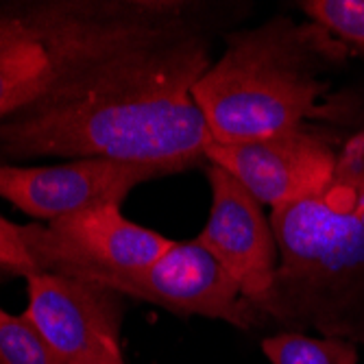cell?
I'll use <instances>...</instances> for the list:
<instances>
[{"instance_id":"obj_11","label":"cell","mask_w":364,"mask_h":364,"mask_svg":"<svg viewBox=\"0 0 364 364\" xmlns=\"http://www.w3.org/2000/svg\"><path fill=\"white\" fill-rule=\"evenodd\" d=\"M262 351L271 364H358L353 343L343 338H318L284 332L262 341Z\"/></svg>"},{"instance_id":"obj_3","label":"cell","mask_w":364,"mask_h":364,"mask_svg":"<svg viewBox=\"0 0 364 364\" xmlns=\"http://www.w3.org/2000/svg\"><path fill=\"white\" fill-rule=\"evenodd\" d=\"M345 53L318 24L290 18L231 33L192 92L214 144L253 142L332 118L323 77Z\"/></svg>"},{"instance_id":"obj_14","label":"cell","mask_w":364,"mask_h":364,"mask_svg":"<svg viewBox=\"0 0 364 364\" xmlns=\"http://www.w3.org/2000/svg\"><path fill=\"white\" fill-rule=\"evenodd\" d=\"M20 227L22 225L11 223L0 214V271L28 277L38 273V267L22 240Z\"/></svg>"},{"instance_id":"obj_9","label":"cell","mask_w":364,"mask_h":364,"mask_svg":"<svg viewBox=\"0 0 364 364\" xmlns=\"http://www.w3.org/2000/svg\"><path fill=\"white\" fill-rule=\"evenodd\" d=\"M116 292L175 314L225 321L240 329H251L267 318L196 238L186 242L175 240L153 267L127 277Z\"/></svg>"},{"instance_id":"obj_2","label":"cell","mask_w":364,"mask_h":364,"mask_svg":"<svg viewBox=\"0 0 364 364\" xmlns=\"http://www.w3.org/2000/svg\"><path fill=\"white\" fill-rule=\"evenodd\" d=\"M183 0L0 3V122L120 53L205 28Z\"/></svg>"},{"instance_id":"obj_1","label":"cell","mask_w":364,"mask_h":364,"mask_svg":"<svg viewBox=\"0 0 364 364\" xmlns=\"http://www.w3.org/2000/svg\"><path fill=\"white\" fill-rule=\"evenodd\" d=\"M210 65L205 28L120 53L0 122V164L105 157L168 175L203 164L214 138L192 92Z\"/></svg>"},{"instance_id":"obj_6","label":"cell","mask_w":364,"mask_h":364,"mask_svg":"<svg viewBox=\"0 0 364 364\" xmlns=\"http://www.w3.org/2000/svg\"><path fill=\"white\" fill-rule=\"evenodd\" d=\"M26 279L24 314L65 364H127L120 345L122 294L57 273Z\"/></svg>"},{"instance_id":"obj_13","label":"cell","mask_w":364,"mask_h":364,"mask_svg":"<svg viewBox=\"0 0 364 364\" xmlns=\"http://www.w3.org/2000/svg\"><path fill=\"white\" fill-rule=\"evenodd\" d=\"M301 9L341 44L364 53V0H308Z\"/></svg>"},{"instance_id":"obj_7","label":"cell","mask_w":364,"mask_h":364,"mask_svg":"<svg viewBox=\"0 0 364 364\" xmlns=\"http://www.w3.org/2000/svg\"><path fill=\"white\" fill-rule=\"evenodd\" d=\"M168 175L157 166L105 157L70 159L50 166L0 164V196L44 225L87 210L122 205L131 190Z\"/></svg>"},{"instance_id":"obj_4","label":"cell","mask_w":364,"mask_h":364,"mask_svg":"<svg viewBox=\"0 0 364 364\" xmlns=\"http://www.w3.org/2000/svg\"><path fill=\"white\" fill-rule=\"evenodd\" d=\"M279 267L269 316L286 318L301 296L364 269V131L338 155L321 192L273 210Z\"/></svg>"},{"instance_id":"obj_10","label":"cell","mask_w":364,"mask_h":364,"mask_svg":"<svg viewBox=\"0 0 364 364\" xmlns=\"http://www.w3.org/2000/svg\"><path fill=\"white\" fill-rule=\"evenodd\" d=\"M208 181L212 205L196 242L223 264L247 299L269 316L279 267L271 218L242 183L223 168L208 164Z\"/></svg>"},{"instance_id":"obj_5","label":"cell","mask_w":364,"mask_h":364,"mask_svg":"<svg viewBox=\"0 0 364 364\" xmlns=\"http://www.w3.org/2000/svg\"><path fill=\"white\" fill-rule=\"evenodd\" d=\"M38 273H57L116 290L166 253L175 240L124 218L120 205H105L48 225L20 227Z\"/></svg>"},{"instance_id":"obj_8","label":"cell","mask_w":364,"mask_h":364,"mask_svg":"<svg viewBox=\"0 0 364 364\" xmlns=\"http://www.w3.org/2000/svg\"><path fill=\"white\" fill-rule=\"evenodd\" d=\"M338 155L312 127L242 144H212L205 161L229 173L262 205L273 210L321 192L332 181Z\"/></svg>"},{"instance_id":"obj_12","label":"cell","mask_w":364,"mask_h":364,"mask_svg":"<svg viewBox=\"0 0 364 364\" xmlns=\"http://www.w3.org/2000/svg\"><path fill=\"white\" fill-rule=\"evenodd\" d=\"M0 364H65L26 314L0 308Z\"/></svg>"}]
</instances>
